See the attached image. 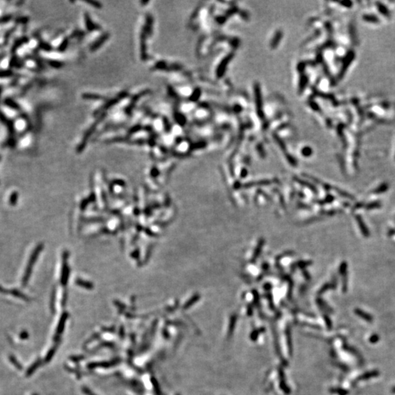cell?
I'll use <instances>...</instances> for the list:
<instances>
[{"label": "cell", "mask_w": 395, "mask_h": 395, "mask_svg": "<svg viewBox=\"0 0 395 395\" xmlns=\"http://www.w3.org/2000/svg\"><path fill=\"white\" fill-rule=\"evenodd\" d=\"M34 395H37V394H34Z\"/></svg>", "instance_id": "obj_16"}, {"label": "cell", "mask_w": 395, "mask_h": 395, "mask_svg": "<svg viewBox=\"0 0 395 395\" xmlns=\"http://www.w3.org/2000/svg\"><path fill=\"white\" fill-rule=\"evenodd\" d=\"M17 198H18V195L16 193H14L10 197V204H15V203L17 201Z\"/></svg>", "instance_id": "obj_12"}, {"label": "cell", "mask_w": 395, "mask_h": 395, "mask_svg": "<svg viewBox=\"0 0 395 395\" xmlns=\"http://www.w3.org/2000/svg\"><path fill=\"white\" fill-rule=\"evenodd\" d=\"M356 221H357V222H358L359 227H360L361 231H362V234L364 235V236H369V234H370L369 231H368V229L366 228L365 224H364V222H363V220H362V218H361V216H359V215H356Z\"/></svg>", "instance_id": "obj_3"}, {"label": "cell", "mask_w": 395, "mask_h": 395, "mask_svg": "<svg viewBox=\"0 0 395 395\" xmlns=\"http://www.w3.org/2000/svg\"><path fill=\"white\" fill-rule=\"evenodd\" d=\"M388 189V185L387 184H381L379 187L375 189V190H373V193L374 194H380L382 193H384L385 191H387Z\"/></svg>", "instance_id": "obj_9"}, {"label": "cell", "mask_w": 395, "mask_h": 395, "mask_svg": "<svg viewBox=\"0 0 395 395\" xmlns=\"http://www.w3.org/2000/svg\"><path fill=\"white\" fill-rule=\"evenodd\" d=\"M67 319V315L65 314L62 316V317L60 320L59 323L58 325V328L57 330H56V333L58 334H59L60 333H62L64 330V326H65V321Z\"/></svg>", "instance_id": "obj_6"}, {"label": "cell", "mask_w": 395, "mask_h": 395, "mask_svg": "<svg viewBox=\"0 0 395 395\" xmlns=\"http://www.w3.org/2000/svg\"><path fill=\"white\" fill-rule=\"evenodd\" d=\"M9 359H10V362L12 363V365L15 366V367H16L18 370H22L23 367H22V366H21V363H19V361L17 360V359L15 358V357L14 356H12V355L10 356V357H9Z\"/></svg>", "instance_id": "obj_7"}, {"label": "cell", "mask_w": 395, "mask_h": 395, "mask_svg": "<svg viewBox=\"0 0 395 395\" xmlns=\"http://www.w3.org/2000/svg\"><path fill=\"white\" fill-rule=\"evenodd\" d=\"M19 337H20L21 339H26L29 337V334H28V332H26V331H24V332H22L20 334Z\"/></svg>", "instance_id": "obj_13"}, {"label": "cell", "mask_w": 395, "mask_h": 395, "mask_svg": "<svg viewBox=\"0 0 395 395\" xmlns=\"http://www.w3.org/2000/svg\"><path fill=\"white\" fill-rule=\"evenodd\" d=\"M380 206V204L379 202H374V203H371V204H368L366 205L365 207L367 209H375V208H378Z\"/></svg>", "instance_id": "obj_10"}, {"label": "cell", "mask_w": 395, "mask_h": 395, "mask_svg": "<svg viewBox=\"0 0 395 395\" xmlns=\"http://www.w3.org/2000/svg\"><path fill=\"white\" fill-rule=\"evenodd\" d=\"M363 19L367 22L372 23H378L379 19L374 15H364L363 16Z\"/></svg>", "instance_id": "obj_8"}, {"label": "cell", "mask_w": 395, "mask_h": 395, "mask_svg": "<svg viewBox=\"0 0 395 395\" xmlns=\"http://www.w3.org/2000/svg\"><path fill=\"white\" fill-rule=\"evenodd\" d=\"M41 363H42V362H41V360H40V359H37V360L35 363H34L32 365H31L29 366V369H28L27 371L26 372V376L29 377V376H30V375H32L33 373L35 372V370H36L37 369V368H38L39 366H40Z\"/></svg>", "instance_id": "obj_4"}, {"label": "cell", "mask_w": 395, "mask_h": 395, "mask_svg": "<svg viewBox=\"0 0 395 395\" xmlns=\"http://www.w3.org/2000/svg\"><path fill=\"white\" fill-rule=\"evenodd\" d=\"M362 206H363L362 203H359V204H357L356 205H355V206L353 207V209H359V208H362Z\"/></svg>", "instance_id": "obj_14"}, {"label": "cell", "mask_w": 395, "mask_h": 395, "mask_svg": "<svg viewBox=\"0 0 395 395\" xmlns=\"http://www.w3.org/2000/svg\"><path fill=\"white\" fill-rule=\"evenodd\" d=\"M54 352H55V349H54V348H53V349H51L49 352V353H48V354L46 355V362H49V361L51 360V359H52L53 356H54Z\"/></svg>", "instance_id": "obj_11"}, {"label": "cell", "mask_w": 395, "mask_h": 395, "mask_svg": "<svg viewBox=\"0 0 395 395\" xmlns=\"http://www.w3.org/2000/svg\"><path fill=\"white\" fill-rule=\"evenodd\" d=\"M354 57H355V54H354L353 51H350V53H348V56H347L346 59H345L344 65H343V67H342L341 76H343V75H344V73H346V71L347 70V68H348V67H349L350 64L351 63L352 61L353 60Z\"/></svg>", "instance_id": "obj_1"}, {"label": "cell", "mask_w": 395, "mask_h": 395, "mask_svg": "<svg viewBox=\"0 0 395 395\" xmlns=\"http://www.w3.org/2000/svg\"><path fill=\"white\" fill-rule=\"evenodd\" d=\"M0 292L2 293H10V294L12 295V296L18 297V298L21 299H24V300H27V297H26L25 295L22 294L21 292L19 291H16V290H11V291H7V290L4 289L3 288L0 287Z\"/></svg>", "instance_id": "obj_2"}, {"label": "cell", "mask_w": 395, "mask_h": 395, "mask_svg": "<svg viewBox=\"0 0 395 395\" xmlns=\"http://www.w3.org/2000/svg\"><path fill=\"white\" fill-rule=\"evenodd\" d=\"M377 7H378L379 11L380 12V13L383 14V15H385V16L387 18L390 17V12H389V10L387 8V7H385V5H382L381 3L378 2L377 3Z\"/></svg>", "instance_id": "obj_5"}, {"label": "cell", "mask_w": 395, "mask_h": 395, "mask_svg": "<svg viewBox=\"0 0 395 395\" xmlns=\"http://www.w3.org/2000/svg\"><path fill=\"white\" fill-rule=\"evenodd\" d=\"M394 233H395V231L390 230V231H389V235H390V236H391V234H392L391 235H393V234H394Z\"/></svg>", "instance_id": "obj_15"}]
</instances>
